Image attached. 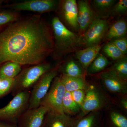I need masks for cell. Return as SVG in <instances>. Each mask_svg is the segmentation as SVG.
<instances>
[{
  "instance_id": "24",
  "label": "cell",
  "mask_w": 127,
  "mask_h": 127,
  "mask_svg": "<svg viewBox=\"0 0 127 127\" xmlns=\"http://www.w3.org/2000/svg\"><path fill=\"white\" fill-rule=\"evenodd\" d=\"M123 80L127 81V58L125 55L115 61L111 67L108 68Z\"/></svg>"
},
{
  "instance_id": "3",
  "label": "cell",
  "mask_w": 127,
  "mask_h": 127,
  "mask_svg": "<svg viewBox=\"0 0 127 127\" xmlns=\"http://www.w3.org/2000/svg\"><path fill=\"white\" fill-rule=\"evenodd\" d=\"M54 68L51 63L44 62L22 70L14 79L11 95L14 96L22 92L30 91L42 75Z\"/></svg>"
},
{
  "instance_id": "5",
  "label": "cell",
  "mask_w": 127,
  "mask_h": 127,
  "mask_svg": "<svg viewBox=\"0 0 127 127\" xmlns=\"http://www.w3.org/2000/svg\"><path fill=\"white\" fill-rule=\"evenodd\" d=\"M30 91L22 92L14 96L5 106L0 108V121L17 124L18 119L28 109Z\"/></svg>"
},
{
  "instance_id": "16",
  "label": "cell",
  "mask_w": 127,
  "mask_h": 127,
  "mask_svg": "<svg viewBox=\"0 0 127 127\" xmlns=\"http://www.w3.org/2000/svg\"><path fill=\"white\" fill-rule=\"evenodd\" d=\"M102 47V46L98 44L87 47L84 49L76 51V58L86 72L89 66L100 53Z\"/></svg>"
},
{
  "instance_id": "19",
  "label": "cell",
  "mask_w": 127,
  "mask_h": 127,
  "mask_svg": "<svg viewBox=\"0 0 127 127\" xmlns=\"http://www.w3.org/2000/svg\"><path fill=\"white\" fill-rule=\"evenodd\" d=\"M60 78L66 92H71L78 90H86L89 84L85 77H71L61 75Z\"/></svg>"
},
{
  "instance_id": "8",
  "label": "cell",
  "mask_w": 127,
  "mask_h": 127,
  "mask_svg": "<svg viewBox=\"0 0 127 127\" xmlns=\"http://www.w3.org/2000/svg\"><path fill=\"white\" fill-rule=\"evenodd\" d=\"M61 1L57 0H30L5 6L13 11H28L43 13L58 10Z\"/></svg>"
},
{
  "instance_id": "29",
  "label": "cell",
  "mask_w": 127,
  "mask_h": 127,
  "mask_svg": "<svg viewBox=\"0 0 127 127\" xmlns=\"http://www.w3.org/2000/svg\"><path fill=\"white\" fill-rule=\"evenodd\" d=\"M127 11V0H120L116 2L111 9V13L113 15H122Z\"/></svg>"
},
{
  "instance_id": "27",
  "label": "cell",
  "mask_w": 127,
  "mask_h": 127,
  "mask_svg": "<svg viewBox=\"0 0 127 127\" xmlns=\"http://www.w3.org/2000/svg\"><path fill=\"white\" fill-rule=\"evenodd\" d=\"M14 79L0 81V99L11 93L14 84Z\"/></svg>"
},
{
  "instance_id": "15",
  "label": "cell",
  "mask_w": 127,
  "mask_h": 127,
  "mask_svg": "<svg viewBox=\"0 0 127 127\" xmlns=\"http://www.w3.org/2000/svg\"><path fill=\"white\" fill-rule=\"evenodd\" d=\"M75 119L65 114L49 110L43 127H72Z\"/></svg>"
},
{
  "instance_id": "20",
  "label": "cell",
  "mask_w": 127,
  "mask_h": 127,
  "mask_svg": "<svg viewBox=\"0 0 127 127\" xmlns=\"http://www.w3.org/2000/svg\"><path fill=\"white\" fill-rule=\"evenodd\" d=\"M127 25L126 21L120 20L117 21L108 28L104 41H109L114 39L126 37Z\"/></svg>"
},
{
  "instance_id": "13",
  "label": "cell",
  "mask_w": 127,
  "mask_h": 127,
  "mask_svg": "<svg viewBox=\"0 0 127 127\" xmlns=\"http://www.w3.org/2000/svg\"><path fill=\"white\" fill-rule=\"evenodd\" d=\"M77 2L78 7V23L79 31L84 33L95 19L94 13L88 1L81 0H78Z\"/></svg>"
},
{
  "instance_id": "4",
  "label": "cell",
  "mask_w": 127,
  "mask_h": 127,
  "mask_svg": "<svg viewBox=\"0 0 127 127\" xmlns=\"http://www.w3.org/2000/svg\"><path fill=\"white\" fill-rule=\"evenodd\" d=\"M113 104L112 98L102 86L89 84L81 112L76 118L82 117L91 112L104 111Z\"/></svg>"
},
{
  "instance_id": "30",
  "label": "cell",
  "mask_w": 127,
  "mask_h": 127,
  "mask_svg": "<svg viewBox=\"0 0 127 127\" xmlns=\"http://www.w3.org/2000/svg\"><path fill=\"white\" fill-rule=\"evenodd\" d=\"M112 98L114 105H115L125 113H127V95L115 96Z\"/></svg>"
},
{
  "instance_id": "25",
  "label": "cell",
  "mask_w": 127,
  "mask_h": 127,
  "mask_svg": "<svg viewBox=\"0 0 127 127\" xmlns=\"http://www.w3.org/2000/svg\"><path fill=\"white\" fill-rule=\"evenodd\" d=\"M102 51L107 56L115 61L126 55L110 42H108L104 46Z\"/></svg>"
},
{
  "instance_id": "6",
  "label": "cell",
  "mask_w": 127,
  "mask_h": 127,
  "mask_svg": "<svg viewBox=\"0 0 127 127\" xmlns=\"http://www.w3.org/2000/svg\"><path fill=\"white\" fill-rule=\"evenodd\" d=\"M58 67L42 75L30 91L28 109L36 108L40 106L41 103L50 89L53 81L57 76Z\"/></svg>"
},
{
  "instance_id": "22",
  "label": "cell",
  "mask_w": 127,
  "mask_h": 127,
  "mask_svg": "<svg viewBox=\"0 0 127 127\" xmlns=\"http://www.w3.org/2000/svg\"><path fill=\"white\" fill-rule=\"evenodd\" d=\"M110 62L106 56L99 53L89 66L86 72L89 75L98 74L106 70Z\"/></svg>"
},
{
  "instance_id": "10",
  "label": "cell",
  "mask_w": 127,
  "mask_h": 127,
  "mask_svg": "<svg viewBox=\"0 0 127 127\" xmlns=\"http://www.w3.org/2000/svg\"><path fill=\"white\" fill-rule=\"evenodd\" d=\"M102 87L106 91L115 96L127 95V81L121 79L114 73L107 69L98 74Z\"/></svg>"
},
{
  "instance_id": "23",
  "label": "cell",
  "mask_w": 127,
  "mask_h": 127,
  "mask_svg": "<svg viewBox=\"0 0 127 127\" xmlns=\"http://www.w3.org/2000/svg\"><path fill=\"white\" fill-rule=\"evenodd\" d=\"M64 113L71 117L77 116L81 112V108L73 100L71 93L66 92L63 102Z\"/></svg>"
},
{
  "instance_id": "1",
  "label": "cell",
  "mask_w": 127,
  "mask_h": 127,
  "mask_svg": "<svg viewBox=\"0 0 127 127\" xmlns=\"http://www.w3.org/2000/svg\"><path fill=\"white\" fill-rule=\"evenodd\" d=\"M52 31L40 15H34L7 25L0 32V65L7 62L37 65L51 55Z\"/></svg>"
},
{
  "instance_id": "11",
  "label": "cell",
  "mask_w": 127,
  "mask_h": 127,
  "mask_svg": "<svg viewBox=\"0 0 127 127\" xmlns=\"http://www.w3.org/2000/svg\"><path fill=\"white\" fill-rule=\"evenodd\" d=\"M49 109L40 106L36 108L28 109L18 119V127H43L46 116Z\"/></svg>"
},
{
  "instance_id": "21",
  "label": "cell",
  "mask_w": 127,
  "mask_h": 127,
  "mask_svg": "<svg viewBox=\"0 0 127 127\" xmlns=\"http://www.w3.org/2000/svg\"><path fill=\"white\" fill-rule=\"evenodd\" d=\"M22 66L11 61L7 62L0 65V81L15 79L22 70Z\"/></svg>"
},
{
  "instance_id": "12",
  "label": "cell",
  "mask_w": 127,
  "mask_h": 127,
  "mask_svg": "<svg viewBox=\"0 0 127 127\" xmlns=\"http://www.w3.org/2000/svg\"><path fill=\"white\" fill-rule=\"evenodd\" d=\"M63 20L69 27L79 31L78 23V7L76 0L61 1L59 8Z\"/></svg>"
},
{
  "instance_id": "28",
  "label": "cell",
  "mask_w": 127,
  "mask_h": 127,
  "mask_svg": "<svg viewBox=\"0 0 127 127\" xmlns=\"http://www.w3.org/2000/svg\"><path fill=\"white\" fill-rule=\"evenodd\" d=\"M115 0H94L93 4L96 9L104 11L112 9L117 2Z\"/></svg>"
},
{
  "instance_id": "33",
  "label": "cell",
  "mask_w": 127,
  "mask_h": 127,
  "mask_svg": "<svg viewBox=\"0 0 127 127\" xmlns=\"http://www.w3.org/2000/svg\"><path fill=\"white\" fill-rule=\"evenodd\" d=\"M0 127H18L17 124L0 121Z\"/></svg>"
},
{
  "instance_id": "18",
  "label": "cell",
  "mask_w": 127,
  "mask_h": 127,
  "mask_svg": "<svg viewBox=\"0 0 127 127\" xmlns=\"http://www.w3.org/2000/svg\"><path fill=\"white\" fill-rule=\"evenodd\" d=\"M58 72L61 75L71 77H85L86 72L78 61L71 59L58 67Z\"/></svg>"
},
{
  "instance_id": "34",
  "label": "cell",
  "mask_w": 127,
  "mask_h": 127,
  "mask_svg": "<svg viewBox=\"0 0 127 127\" xmlns=\"http://www.w3.org/2000/svg\"><path fill=\"white\" fill-rule=\"evenodd\" d=\"M4 1L2 0H0V6H1V5H2V2H3Z\"/></svg>"
},
{
  "instance_id": "7",
  "label": "cell",
  "mask_w": 127,
  "mask_h": 127,
  "mask_svg": "<svg viewBox=\"0 0 127 127\" xmlns=\"http://www.w3.org/2000/svg\"><path fill=\"white\" fill-rule=\"evenodd\" d=\"M66 92L60 77L57 76L53 81L49 91L41 103L40 106L47 107L49 110L64 114L63 102Z\"/></svg>"
},
{
  "instance_id": "2",
  "label": "cell",
  "mask_w": 127,
  "mask_h": 127,
  "mask_svg": "<svg viewBox=\"0 0 127 127\" xmlns=\"http://www.w3.org/2000/svg\"><path fill=\"white\" fill-rule=\"evenodd\" d=\"M54 47L51 55L55 60H60L81 46V36L69 30L58 17L52 18L51 24Z\"/></svg>"
},
{
  "instance_id": "17",
  "label": "cell",
  "mask_w": 127,
  "mask_h": 127,
  "mask_svg": "<svg viewBox=\"0 0 127 127\" xmlns=\"http://www.w3.org/2000/svg\"><path fill=\"white\" fill-rule=\"evenodd\" d=\"M103 111L91 112L82 117L75 118L72 127H100L103 121Z\"/></svg>"
},
{
  "instance_id": "14",
  "label": "cell",
  "mask_w": 127,
  "mask_h": 127,
  "mask_svg": "<svg viewBox=\"0 0 127 127\" xmlns=\"http://www.w3.org/2000/svg\"><path fill=\"white\" fill-rule=\"evenodd\" d=\"M126 114L113 104L103 111V118L112 127H127Z\"/></svg>"
},
{
  "instance_id": "9",
  "label": "cell",
  "mask_w": 127,
  "mask_h": 127,
  "mask_svg": "<svg viewBox=\"0 0 127 127\" xmlns=\"http://www.w3.org/2000/svg\"><path fill=\"white\" fill-rule=\"evenodd\" d=\"M109 28V23L106 20L95 18L81 36V46L87 47L100 44L104 40Z\"/></svg>"
},
{
  "instance_id": "31",
  "label": "cell",
  "mask_w": 127,
  "mask_h": 127,
  "mask_svg": "<svg viewBox=\"0 0 127 127\" xmlns=\"http://www.w3.org/2000/svg\"><path fill=\"white\" fill-rule=\"evenodd\" d=\"M73 100L81 108L86 96V90L80 89L70 93Z\"/></svg>"
},
{
  "instance_id": "26",
  "label": "cell",
  "mask_w": 127,
  "mask_h": 127,
  "mask_svg": "<svg viewBox=\"0 0 127 127\" xmlns=\"http://www.w3.org/2000/svg\"><path fill=\"white\" fill-rule=\"evenodd\" d=\"M20 15L17 12L0 11V27L16 21L20 19Z\"/></svg>"
},
{
  "instance_id": "32",
  "label": "cell",
  "mask_w": 127,
  "mask_h": 127,
  "mask_svg": "<svg viewBox=\"0 0 127 127\" xmlns=\"http://www.w3.org/2000/svg\"><path fill=\"white\" fill-rule=\"evenodd\" d=\"M116 46L122 52L126 55L127 52V39L126 37L109 41Z\"/></svg>"
}]
</instances>
